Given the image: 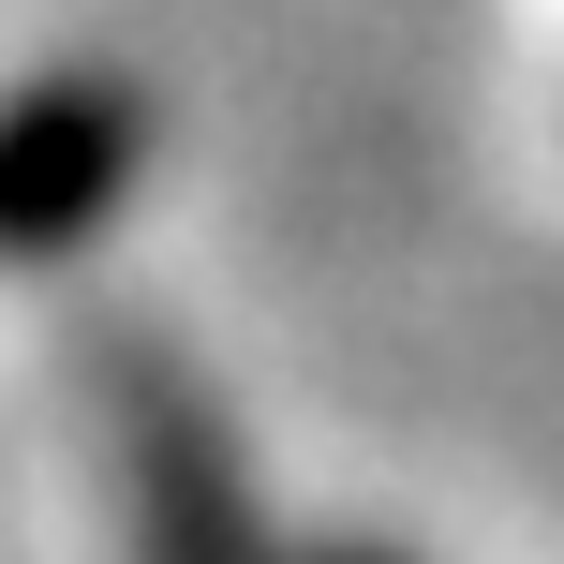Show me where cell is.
Wrapping results in <instances>:
<instances>
[{
  "label": "cell",
  "mask_w": 564,
  "mask_h": 564,
  "mask_svg": "<svg viewBox=\"0 0 564 564\" xmlns=\"http://www.w3.org/2000/svg\"><path fill=\"white\" fill-rule=\"evenodd\" d=\"M75 387H89V416H105V476H119L134 564H297L268 535V506H253V460H238L224 401L194 387V357H178L164 327L89 312L75 327Z\"/></svg>",
  "instance_id": "1"
},
{
  "label": "cell",
  "mask_w": 564,
  "mask_h": 564,
  "mask_svg": "<svg viewBox=\"0 0 564 564\" xmlns=\"http://www.w3.org/2000/svg\"><path fill=\"white\" fill-rule=\"evenodd\" d=\"M149 178V89L134 75H15L0 89V268H75Z\"/></svg>",
  "instance_id": "2"
},
{
  "label": "cell",
  "mask_w": 564,
  "mask_h": 564,
  "mask_svg": "<svg viewBox=\"0 0 564 564\" xmlns=\"http://www.w3.org/2000/svg\"><path fill=\"white\" fill-rule=\"evenodd\" d=\"M297 564H416V550H387V535H312Z\"/></svg>",
  "instance_id": "3"
}]
</instances>
